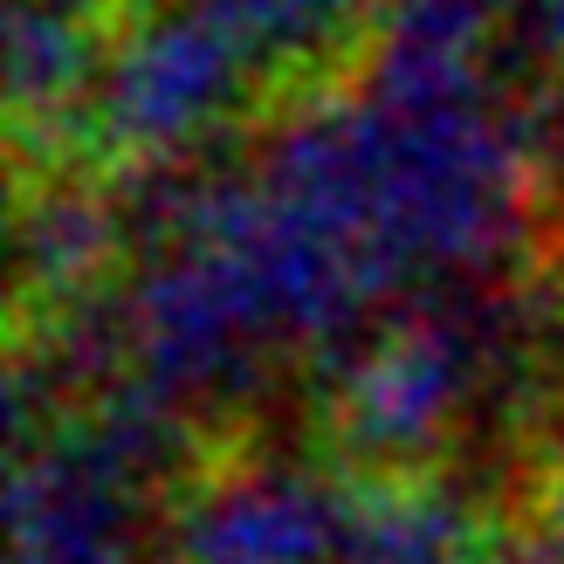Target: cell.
<instances>
[{
    "label": "cell",
    "instance_id": "cell-1",
    "mask_svg": "<svg viewBox=\"0 0 564 564\" xmlns=\"http://www.w3.org/2000/svg\"><path fill=\"white\" fill-rule=\"evenodd\" d=\"M337 0H228V14L256 21V28H275V35H310Z\"/></svg>",
    "mask_w": 564,
    "mask_h": 564
}]
</instances>
